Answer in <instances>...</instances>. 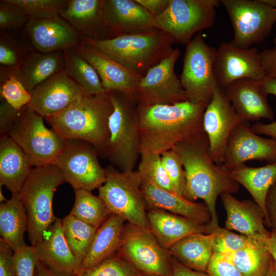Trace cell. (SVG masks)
I'll return each mask as SVG.
<instances>
[{
	"label": "cell",
	"mask_w": 276,
	"mask_h": 276,
	"mask_svg": "<svg viewBox=\"0 0 276 276\" xmlns=\"http://www.w3.org/2000/svg\"><path fill=\"white\" fill-rule=\"evenodd\" d=\"M206 106L189 101L171 105H137L140 154L161 155L203 132Z\"/></svg>",
	"instance_id": "obj_1"
},
{
	"label": "cell",
	"mask_w": 276,
	"mask_h": 276,
	"mask_svg": "<svg viewBox=\"0 0 276 276\" xmlns=\"http://www.w3.org/2000/svg\"><path fill=\"white\" fill-rule=\"evenodd\" d=\"M209 141L204 131L180 142L172 149L179 156L186 174L184 197L194 201L203 199L211 216L209 226L212 231L218 226L216 209L217 198L223 193H235L240 185L234 181L231 171L223 164H215L210 156Z\"/></svg>",
	"instance_id": "obj_2"
},
{
	"label": "cell",
	"mask_w": 276,
	"mask_h": 276,
	"mask_svg": "<svg viewBox=\"0 0 276 276\" xmlns=\"http://www.w3.org/2000/svg\"><path fill=\"white\" fill-rule=\"evenodd\" d=\"M113 110L109 92L84 95L63 111L45 121L65 140H79L91 144L98 156L107 158L108 121Z\"/></svg>",
	"instance_id": "obj_3"
},
{
	"label": "cell",
	"mask_w": 276,
	"mask_h": 276,
	"mask_svg": "<svg viewBox=\"0 0 276 276\" xmlns=\"http://www.w3.org/2000/svg\"><path fill=\"white\" fill-rule=\"evenodd\" d=\"M81 40L142 76L170 55L175 42L171 35L160 29L101 40Z\"/></svg>",
	"instance_id": "obj_4"
},
{
	"label": "cell",
	"mask_w": 276,
	"mask_h": 276,
	"mask_svg": "<svg viewBox=\"0 0 276 276\" xmlns=\"http://www.w3.org/2000/svg\"><path fill=\"white\" fill-rule=\"evenodd\" d=\"M64 182L55 164L36 167L32 169L19 192L27 213V233L31 245L35 246L42 240L55 221L53 197L57 187Z\"/></svg>",
	"instance_id": "obj_5"
},
{
	"label": "cell",
	"mask_w": 276,
	"mask_h": 276,
	"mask_svg": "<svg viewBox=\"0 0 276 276\" xmlns=\"http://www.w3.org/2000/svg\"><path fill=\"white\" fill-rule=\"evenodd\" d=\"M109 92L113 110L108 121L107 158L121 171H133L140 155L136 106L122 93Z\"/></svg>",
	"instance_id": "obj_6"
},
{
	"label": "cell",
	"mask_w": 276,
	"mask_h": 276,
	"mask_svg": "<svg viewBox=\"0 0 276 276\" xmlns=\"http://www.w3.org/2000/svg\"><path fill=\"white\" fill-rule=\"evenodd\" d=\"M105 169L106 181L98 188V196L110 213L136 226L150 229L138 171H121L112 165Z\"/></svg>",
	"instance_id": "obj_7"
},
{
	"label": "cell",
	"mask_w": 276,
	"mask_h": 276,
	"mask_svg": "<svg viewBox=\"0 0 276 276\" xmlns=\"http://www.w3.org/2000/svg\"><path fill=\"white\" fill-rule=\"evenodd\" d=\"M43 119L27 105L7 134L35 167L55 164L66 144V140L45 126Z\"/></svg>",
	"instance_id": "obj_8"
},
{
	"label": "cell",
	"mask_w": 276,
	"mask_h": 276,
	"mask_svg": "<svg viewBox=\"0 0 276 276\" xmlns=\"http://www.w3.org/2000/svg\"><path fill=\"white\" fill-rule=\"evenodd\" d=\"M180 80L188 101L207 104L219 86L216 72L217 50L208 45L201 32L186 45Z\"/></svg>",
	"instance_id": "obj_9"
},
{
	"label": "cell",
	"mask_w": 276,
	"mask_h": 276,
	"mask_svg": "<svg viewBox=\"0 0 276 276\" xmlns=\"http://www.w3.org/2000/svg\"><path fill=\"white\" fill-rule=\"evenodd\" d=\"M218 0H170L166 9L155 17L159 29L175 42L187 44L202 30L215 22Z\"/></svg>",
	"instance_id": "obj_10"
},
{
	"label": "cell",
	"mask_w": 276,
	"mask_h": 276,
	"mask_svg": "<svg viewBox=\"0 0 276 276\" xmlns=\"http://www.w3.org/2000/svg\"><path fill=\"white\" fill-rule=\"evenodd\" d=\"M143 274L172 276V256L158 243L150 229L130 223L125 224L118 251Z\"/></svg>",
	"instance_id": "obj_11"
},
{
	"label": "cell",
	"mask_w": 276,
	"mask_h": 276,
	"mask_svg": "<svg viewBox=\"0 0 276 276\" xmlns=\"http://www.w3.org/2000/svg\"><path fill=\"white\" fill-rule=\"evenodd\" d=\"M234 29L231 42L235 46L248 48L268 36L276 22V8L260 0H221Z\"/></svg>",
	"instance_id": "obj_12"
},
{
	"label": "cell",
	"mask_w": 276,
	"mask_h": 276,
	"mask_svg": "<svg viewBox=\"0 0 276 276\" xmlns=\"http://www.w3.org/2000/svg\"><path fill=\"white\" fill-rule=\"evenodd\" d=\"M98 154L89 143L79 140H66L64 149L55 165L65 182L74 190L89 191L99 188L106 181L105 169L99 163Z\"/></svg>",
	"instance_id": "obj_13"
},
{
	"label": "cell",
	"mask_w": 276,
	"mask_h": 276,
	"mask_svg": "<svg viewBox=\"0 0 276 276\" xmlns=\"http://www.w3.org/2000/svg\"><path fill=\"white\" fill-rule=\"evenodd\" d=\"M180 51L175 49L168 57L150 68L136 87V105H171L188 101L175 65Z\"/></svg>",
	"instance_id": "obj_14"
},
{
	"label": "cell",
	"mask_w": 276,
	"mask_h": 276,
	"mask_svg": "<svg viewBox=\"0 0 276 276\" xmlns=\"http://www.w3.org/2000/svg\"><path fill=\"white\" fill-rule=\"evenodd\" d=\"M244 121L219 86L207 104L203 117V127L209 141V152L217 165L224 163L228 139L236 127Z\"/></svg>",
	"instance_id": "obj_15"
},
{
	"label": "cell",
	"mask_w": 276,
	"mask_h": 276,
	"mask_svg": "<svg viewBox=\"0 0 276 276\" xmlns=\"http://www.w3.org/2000/svg\"><path fill=\"white\" fill-rule=\"evenodd\" d=\"M215 65L218 84L223 88L240 79L261 82L266 77L260 53L255 48H242L223 42L217 49Z\"/></svg>",
	"instance_id": "obj_16"
},
{
	"label": "cell",
	"mask_w": 276,
	"mask_h": 276,
	"mask_svg": "<svg viewBox=\"0 0 276 276\" xmlns=\"http://www.w3.org/2000/svg\"><path fill=\"white\" fill-rule=\"evenodd\" d=\"M75 48L96 70L107 92L120 91L136 104V89L143 76L82 41Z\"/></svg>",
	"instance_id": "obj_17"
},
{
	"label": "cell",
	"mask_w": 276,
	"mask_h": 276,
	"mask_svg": "<svg viewBox=\"0 0 276 276\" xmlns=\"http://www.w3.org/2000/svg\"><path fill=\"white\" fill-rule=\"evenodd\" d=\"M31 95L28 106L45 119L87 95L63 70L39 84Z\"/></svg>",
	"instance_id": "obj_18"
},
{
	"label": "cell",
	"mask_w": 276,
	"mask_h": 276,
	"mask_svg": "<svg viewBox=\"0 0 276 276\" xmlns=\"http://www.w3.org/2000/svg\"><path fill=\"white\" fill-rule=\"evenodd\" d=\"M252 159L276 162V140L258 135L252 131L248 122H243L228 139L223 165L231 171Z\"/></svg>",
	"instance_id": "obj_19"
},
{
	"label": "cell",
	"mask_w": 276,
	"mask_h": 276,
	"mask_svg": "<svg viewBox=\"0 0 276 276\" xmlns=\"http://www.w3.org/2000/svg\"><path fill=\"white\" fill-rule=\"evenodd\" d=\"M32 45L41 53H49L75 48L81 37L60 15L30 18L25 27Z\"/></svg>",
	"instance_id": "obj_20"
},
{
	"label": "cell",
	"mask_w": 276,
	"mask_h": 276,
	"mask_svg": "<svg viewBox=\"0 0 276 276\" xmlns=\"http://www.w3.org/2000/svg\"><path fill=\"white\" fill-rule=\"evenodd\" d=\"M59 15L81 38L95 40L110 38L104 0H69Z\"/></svg>",
	"instance_id": "obj_21"
},
{
	"label": "cell",
	"mask_w": 276,
	"mask_h": 276,
	"mask_svg": "<svg viewBox=\"0 0 276 276\" xmlns=\"http://www.w3.org/2000/svg\"><path fill=\"white\" fill-rule=\"evenodd\" d=\"M62 219L56 217L42 240L35 245L39 261L59 276H75L80 263L64 238Z\"/></svg>",
	"instance_id": "obj_22"
},
{
	"label": "cell",
	"mask_w": 276,
	"mask_h": 276,
	"mask_svg": "<svg viewBox=\"0 0 276 276\" xmlns=\"http://www.w3.org/2000/svg\"><path fill=\"white\" fill-rule=\"evenodd\" d=\"M110 38L159 29L155 17L135 0H104Z\"/></svg>",
	"instance_id": "obj_23"
},
{
	"label": "cell",
	"mask_w": 276,
	"mask_h": 276,
	"mask_svg": "<svg viewBox=\"0 0 276 276\" xmlns=\"http://www.w3.org/2000/svg\"><path fill=\"white\" fill-rule=\"evenodd\" d=\"M226 212L225 228L234 230L249 238L266 240L270 236L265 227V214L254 200H239L226 193L220 195Z\"/></svg>",
	"instance_id": "obj_24"
},
{
	"label": "cell",
	"mask_w": 276,
	"mask_h": 276,
	"mask_svg": "<svg viewBox=\"0 0 276 276\" xmlns=\"http://www.w3.org/2000/svg\"><path fill=\"white\" fill-rule=\"evenodd\" d=\"M141 189L148 210H165L202 224L209 223L211 221L210 212L205 203L189 200L148 181L142 180Z\"/></svg>",
	"instance_id": "obj_25"
},
{
	"label": "cell",
	"mask_w": 276,
	"mask_h": 276,
	"mask_svg": "<svg viewBox=\"0 0 276 276\" xmlns=\"http://www.w3.org/2000/svg\"><path fill=\"white\" fill-rule=\"evenodd\" d=\"M235 110L245 122L273 120V112L262 91L260 82L249 78L237 80L223 88Z\"/></svg>",
	"instance_id": "obj_26"
},
{
	"label": "cell",
	"mask_w": 276,
	"mask_h": 276,
	"mask_svg": "<svg viewBox=\"0 0 276 276\" xmlns=\"http://www.w3.org/2000/svg\"><path fill=\"white\" fill-rule=\"evenodd\" d=\"M149 228L158 243L169 250L175 243L193 233L210 234L209 223L202 224L160 209L147 212Z\"/></svg>",
	"instance_id": "obj_27"
},
{
	"label": "cell",
	"mask_w": 276,
	"mask_h": 276,
	"mask_svg": "<svg viewBox=\"0 0 276 276\" xmlns=\"http://www.w3.org/2000/svg\"><path fill=\"white\" fill-rule=\"evenodd\" d=\"M64 50L41 53H30L17 67L8 68L21 82L31 94L42 82L64 70Z\"/></svg>",
	"instance_id": "obj_28"
},
{
	"label": "cell",
	"mask_w": 276,
	"mask_h": 276,
	"mask_svg": "<svg viewBox=\"0 0 276 276\" xmlns=\"http://www.w3.org/2000/svg\"><path fill=\"white\" fill-rule=\"evenodd\" d=\"M32 165L8 135L0 138V186L19 193L32 171Z\"/></svg>",
	"instance_id": "obj_29"
},
{
	"label": "cell",
	"mask_w": 276,
	"mask_h": 276,
	"mask_svg": "<svg viewBox=\"0 0 276 276\" xmlns=\"http://www.w3.org/2000/svg\"><path fill=\"white\" fill-rule=\"evenodd\" d=\"M125 221L121 216L110 214L97 229L88 252L80 265L79 272L99 264L118 252Z\"/></svg>",
	"instance_id": "obj_30"
},
{
	"label": "cell",
	"mask_w": 276,
	"mask_h": 276,
	"mask_svg": "<svg viewBox=\"0 0 276 276\" xmlns=\"http://www.w3.org/2000/svg\"><path fill=\"white\" fill-rule=\"evenodd\" d=\"M213 234L193 233L181 239L169 249L172 257L191 269L206 272L214 253Z\"/></svg>",
	"instance_id": "obj_31"
},
{
	"label": "cell",
	"mask_w": 276,
	"mask_h": 276,
	"mask_svg": "<svg viewBox=\"0 0 276 276\" xmlns=\"http://www.w3.org/2000/svg\"><path fill=\"white\" fill-rule=\"evenodd\" d=\"M28 218L19 193L0 205V234L3 239L15 251L27 244L24 234L27 232Z\"/></svg>",
	"instance_id": "obj_32"
},
{
	"label": "cell",
	"mask_w": 276,
	"mask_h": 276,
	"mask_svg": "<svg viewBox=\"0 0 276 276\" xmlns=\"http://www.w3.org/2000/svg\"><path fill=\"white\" fill-rule=\"evenodd\" d=\"M231 175L248 191L266 217V196L270 187L276 183V162L260 167H250L244 164L231 171Z\"/></svg>",
	"instance_id": "obj_33"
},
{
	"label": "cell",
	"mask_w": 276,
	"mask_h": 276,
	"mask_svg": "<svg viewBox=\"0 0 276 276\" xmlns=\"http://www.w3.org/2000/svg\"><path fill=\"white\" fill-rule=\"evenodd\" d=\"M227 256L244 276H267L273 261L265 240L254 238H249L244 247Z\"/></svg>",
	"instance_id": "obj_34"
},
{
	"label": "cell",
	"mask_w": 276,
	"mask_h": 276,
	"mask_svg": "<svg viewBox=\"0 0 276 276\" xmlns=\"http://www.w3.org/2000/svg\"><path fill=\"white\" fill-rule=\"evenodd\" d=\"M64 52L63 70L87 95H97L107 92L96 70L75 48L65 49Z\"/></svg>",
	"instance_id": "obj_35"
},
{
	"label": "cell",
	"mask_w": 276,
	"mask_h": 276,
	"mask_svg": "<svg viewBox=\"0 0 276 276\" xmlns=\"http://www.w3.org/2000/svg\"><path fill=\"white\" fill-rule=\"evenodd\" d=\"M75 202L70 214L97 228L111 214L100 197L84 189L75 190Z\"/></svg>",
	"instance_id": "obj_36"
},
{
	"label": "cell",
	"mask_w": 276,
	"mask_h": 276,
	"mask_svg": "<svg viewBox=\"0 0 276 276\" xmlns=\"http://www.w3.org/2000/svg\"><path fill=\"white\" fill-rule=\"evenodd\" d=\"M62 226L65 240L81 265L97 228L70 214L62 219Z\"/></svg>",
	"instance_id": "obj_37"
},
{
	"label": "cell",
	"mask_w": 276,
	"mask_h": 276,
	"mask_svg": "<svg viewBox=\"0 0 276 276\" xmlns=\"http://www.w3.org/2000/svg\"><path fill=\"white\" fill-rule=\"evenodd\" d=\"M14 34L1 31V68H14L18 66L33 51L26 39H19Z\"/></svg>",
	"instance_id": "obj_38"
},
{
	"label": "cell",
	"mask_w": 276,
	"mask_h": 276,
	"mask_svg": "<svg viewBox=\"0 0 276 276\" xmlns=\"http://www.w3.org/2000/svg\"><path fill=\"white\" fill-rule=\"evenodd\" d=\"M1 98L20 110L29 104L32 95L9 69L1 68Z\"/></svg>",
	"instance_id": "obj_39"
},
{
	"label": "cell",
	"mask_w": 276,
	"mask_h": 276,
	"mask_svg": "<svg viewBox=\"0 0 276 276\" xmlns=\"http://www.w3.org/2000/svg\"><path fill=\"white\" fill-rule=\"evenodd\" d=\"M140 156L137 171L142 180L150 181L162 189L175 193L163 165L161 155L143 153Z\"/></svg>",
	"instance_id": "obj_40"
},
{
	"label": "cell",
	"mask_w": 276,
	"mask_h": 276,
	"mask_svg": "<svg viewBox=\"0 0 276 276\" xmlns=\"http://www.w3.org/2000/svg\"><path fill=\"white\" fill-rule=\"evenodd\" d=\"M143 274L119 252L99 264L80 271L75 276H143Z\"/></svg>",
	"instance_id": "obj_41"
},
{
	"label": "cell",
	"mask_w": 276,
	"mask_h": 276,
	"mask_svg": "<svg viewBox=\"0 0 276 276\" xmlns=\"http://www.w3.org/2000/svg\"><path fill=\"white\" fill-rule=\"evenodd\" d=\"M22 9L30 18L59 15L66 8L69 0H8Z\"/></svg>",
	"instance_id": "obj_42"
},
{
	"label": "cell",
	"mask_w": 276,
	"mask_h": 276,
	"mask_svg": "<svg viewBox=\"0 0 276 276\" xmlns=\"http://www.w3.org/2000/svg\"><path fill=\"white\" fill-rule=\"evenodd\" d=\"M213 234V252L225 255H231L246 246L249 238L239 235L218 226L212 232Z\"/></svg>",
	"instance_id": "obj_43"
},
{
	"label": "cell",
	"mask_w": 276,
	"mask_h": 276,
	"mask_svg": "<svg viewBox=\"0 0 276 276\" xmlns=\"http://www.w3.org/2000/svg\"><path fill=\"white\" fill-rule=\"evenodd\" d=\"M161 159L174 192L184 197L186 174L180 157L174 150L171 149L162 153Z\"/></svg>",
	"instance_id": "obj_44"
},
{
	"label": "cell",
	"mask_w": 276,
	"mask_h": 276,
	"mask_svg": "<svg viewBox=\"0 0 276 276\" xmlns=\"http://www.w3.org/2000/svg\"><path fill=\"white\" fill-rule=\"evenodd\" d=\"M30 17L19 6L8 0L0 2V28L2 31L25 28Z\"/></svg>",
	"instance_id": "obj_45"
},
{
	"label": "cell",
	"mask_w": 276,
	"mask_h": 276,
	"mask_svg": "<svg viewBox=\"0 0 276 276\" xmlns=\"http://www.w3.org/2000/svg\"><path fill=\"white\" fill-rule=\"evenodd\" d=\"M16 276H35L39 261L35 246L26 245L14 251Z\"/></svg>",
	"instance_id": "obj_46"
},
{
	"label": "cell",
	"mask_w": 276,
	"mask_h": 276,
	"mask_svg": "<svg viewBox=\"0 0 276 276\" xmlns=\"http://www.w3.org/2000/svg\"><path fill=\"white\" fill-rule=\"evenodd\" d=\"M209 276H244L227 255L213 253L207 267Z\"/></svg>",
	"instance_id": "obj_47"
},
{
	"label": "cell",
	"mask_w": 276,
	"mask_h": 276,
	"mask_svg": "<svg viewBox=\"0 0 276 276\" xmlns=\"http://www.w3.org/2000/svg\"><path fill=\"white\" fill-rule=\"evenodd\" d=\"M0 276H16L14 251L0 239Z\"/></svg>",
	"instance_id": "obj_48"
},
{
	"label": "cell",
	"mask_w": 276,
	"mask_h": 276,
	"mask_svg": "<svg viewBox=\"0 0 276 276\" xmlns=\"http://www.w3.org/2000/svg\"><path fill=\"white\" fill-rule=\"evenodd\" d=\"M0 104V135H7L8 131L17 118L20 110L12 107L4 99Z\"/></svg>",
	"instance_id": "obj_49"
},
{
	"label": "cell",
	"mask_w": 276,
	"mask_h": 276,
	"mask_svg": "<svg viewBox=\"0 0 276 276\" xmlns=\"http://www.w3.org/2000/svg\"><path fill=\"white\" fill-rule=\"evenodd\" d=\"M265 224L276 231V183L272 186L267 193L266 201Z\"/></svg>",
	"instance_id": "obj_50"
},
{
	"label": "cell",
	"mask_w": 276,
	"mask_h": 276,
	"mask_svg": "<svg viewBox=\"0 0 276 276\" xmlns=\"http://www.w3.org/2000/svg\"><path fill=\"white\" fill-rule=\"evenodd\" d=\"M260 58L266 77L276 78V45L260 53Z\"/></svg>",
	"instance_id": "obj_51"
},
{
	"label": "cell",
	"mask_w": 276,
	"mask_h": 276,
	"mask_svg": "<svg viewBox=\"0 0 276 276\" xmlns=\"http://www.w3.org/2000/svg\"><path fill=\"white\" fill-rule=\"evenodd\" d=\"M153 17L158 16L167 8L170 0H135Z\"/></svg>",
	"instance_id": "obj_52"
},
{
	"label": "cell",
	"mask_w": 276,
	"mask_h": 276,
	"mask_svg": "<svg viewBox=\"0 0 276 276\" xmlns=\"http://www.w3.org/2000/svg\"><path fill=\"white\" fill-rule=\"evenodd\" d=\"M172 276H209L206 272L189 268L171 258Z\"/></svg>",
	"instance_id": "obj_53"
},
{
	"label": "cell",
	"mask_w": 276,
	"mask_h": 276,
	"mask_svg": "<svg viewBox=\"0 0 276 276\" xmlns=\"http://www.w3.org/2000/svg\"><path fill=\"white\" fill-rule=\"evenodd\" d=\"M250 129L257 134L266 135L276 140V121L269 124L258 122L250 126Z\"/></svg>",
	"instance_id": "obj_54"
},
{
	"label": "cell",
	"mask_w": 276,
	"mask_h": 276,
	"mask_svg": "<svg viewBox=\"0 0 276 276\" xmlns=\"http://www.w3.org/2000/svg\"><path fill=\"white\" fill-rule=\"evenodd\" d=\"M260 86L266 96L269 94L276 96V78L266 77L260 82Z\"/></svg>",
	"instance_id": "obj_55"
},
{
	"label": "cell",
	"mask_w": 276,
	"mask_h": 276,
	"mask_svg": "<svg viewBox=\"0 0 276 276\" xmlns=\"http://www.w3.org/2000/svg\"><path fill=\"white\" fill-rule=\"evenodd\" d=\"M266 245L274 261L276 271V231L271 229L269 237L265 240Z\"/></svg>",
	"instance_id": "obj_56"
},
{
	"label": "cell",
	"mask_w": 276,
	"mask_h": 276,
	"mask_svg": "<svg viewBox=\"0 0 276 276\" xmlns=\"http://www.w3.org/2000/svg\"><path fill=\"white\" fill-rule=\"evenodd\" d=\"M35 276H59L53 272L44 264L38 261L36 267Z\"/></svg>",
	"instance_id": "obj_57"
},
{
	"label": "cell",
	"mask_w": 276,
	"mask_h": 276,
	"mask_svg": "<svg viewBox=\"0 0 276 276\" xmlns=\"http://www.w3.org/2000/svg\"><path fill=\"white\" fill-rule=\"evenodd\" d=\"M260 1L267 5L276 8V0H260Z\"/></svg>",
	"instance_id": "obj_58"
},
{
	"label": "cell",
	"mask_w": 276,
	"mask_h": 276,
	"mask_svg": "<svg viewBox=\"0 0 276 276\" xmlns=\"http://www.w3.org/2000/svg\"><path fill=\"white\" fill-rule=\"evenodd\" d=\"M267 276H276V271L273 261Z\"/></svg>",
	"instance_id": "obj_59"
},
{
	"label": "cell",
	"mask_w": 276,
	"mask_h": 276,
	"mask_svg": "<svg viewBox=\"0 0 276 276\" xmlns=\"http://www.w3.org/2000/svg\"><path fill=\"white\" fill-rule=\"evenodd\" d=\"M8 200L4 196L2 191V186H0V201L3 203L7 201Z\"/></svg>",
	"instance_id": "obj_60"
},
{
	"label": "cell",
	"mask_w": 276,
	"mask_h": 276,
	"mask_svg": "<svg viewBox=\"0 0 276 276\" xmlns=\"http://www.w3.org/2000/svg\"><path fill=\"white\" fill-rule=\"evenodd\" d=\"M274 43L275 45H276V36H275L274 40Z\"/></svg>",
	"instance_id": "obj_61"
},
{
	"label": "cell",
	"mask_w": 276,
	"mask_h": 276,
	"mask_svg": "<svg viewBox=\"0 0 276 276\" xmlns=\"http://www.w3.org/2000/svg\"><path fill=\"white\" fill-rule=\"evenodd\" d=\"M143 276H149V275H144Z\"/></svg>",
	"instance_id": "obj_62"
},
{
	"label": "cell",
	"mask_w": 276,
	"mask_h": 276,
	"mask_svg": "<svg viewBox=\"0 0 276 276\" xmlns=\"http://www.w3.org/2000/svg\"><path fill=\"white\" fill-rule=\"evenodd\" d=\"M275 23H276V22H275Z\"/></svg>",
	"instance_id": "obj_63"
}]
</instances>
